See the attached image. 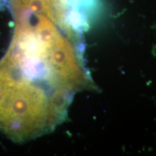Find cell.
I'll return each mask as SVG.
<instances>
[{
    "label": "cell",
    "mask_w": 156,
    "mask_h": 156,
    "mask_svg": "<svg viewBox=\"0 0 156 156\" xmlns=\"http://www.w3.org/2000/svg\"><path fill=\"white\" fill-rule=\"evenodd\" d=\"M5 2V0H0V6L2 5V4Z\"/></svg>",
    "instance_id": "6da1fadb"
}]
</instances>
